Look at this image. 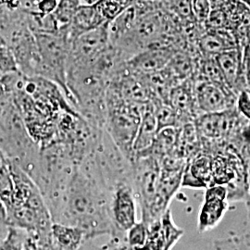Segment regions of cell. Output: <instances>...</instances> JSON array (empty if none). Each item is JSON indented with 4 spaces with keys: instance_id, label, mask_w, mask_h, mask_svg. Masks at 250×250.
<instances>
[{
    "instance_id": "6da1fadb",
    "label": "cell",
    "mask_w": 250,
    "mask_h": 250,
    "mask_svg": "<svg viewBox=\"0 0 250 250\" xmlns=\"http://www.w3.org/2000/svg\"><path fill=\"white\" fill-rule=\"evenodd\" d=\"M51 218L53 223L83 229L87 239L116 236L109 214L108 193L94 152L78 165Z\"/></svg>"
},
{
    "instance_id": "7a4b0ae2",
    "label": "cell",
    "mask_w": 250,
    "mask_h": 250,
    "mask_svg": "<svg viewBox=\"0 0 250 250\" xmlns=\"http://www.w3.org/2000/svg\"><path fill=\"white\" fill-rule=\"evenodd\" d=\"M10 165L13 195L6 210L7 224L27 232L49 233L53 222L40 189L20 166L12 161Z\"/></svg>"
},
{
    "instance_id": "3957f363",
    "label": "cell",
    "mask_w": 250,
    "mask_h": 250,
    "mask_svg": "<svg viewBox=\"0 0 250 250\" xmlns=\"http://www.w3.org/2000/svg\"><path fill=\"white\" fill-rule=\"evenodd\" d=\"M146 105L128 102L107 87V114L104 130L131 162L134 161V140Z\"/></svg>"
},
{
    "instance_id": "277c9868",
    "label": "cell",
    "mask_w": 250,
    "mask_h": 250,
    "mask_svg": "<svg viewBox=\"0 0 250 250\" xmlns=\"http://www.w3.org/2000/svg\"><path fill=\"white\" fill-rule=\"evenodd\" d=\"M34 35L43 63V78L58 84L62 90L65 98L74 108L75 102L67 85V68L71 48L68 25L61 27L53 33H38Z\"/></svg>"
},
{
    "instance_id": "5b68a950",
    "label": "cell",
    "mask_w": 250,
    "mask_h": 250,
    "mask_svg": "<svg viewBox=\"0 0 250 250\" xmlns=\"http://www.w3.org/2000/svg\"><path fill=\"white\" fill-rule=\"evenodd\" d=\"M108 208L116 236H125L126 232L137 223L139 207L134 178L120 181L108 189Z\"/></svg>"
},
{
    "instance_id": "8992f818",
    "label": "cell",
    "mask_w": 250,
    "mask_h": 250,
    "mask_svg": "<svg viewBox=\"0 0 250 250\" xmlns=\"http://www.w3.org/2000/svg\"><path fill=\"white\" fill-rule=\"evenodd\" d=\"M108 22L71 41L68 68L91 66L107 49L110 45L107 31Z\"/></svg>"
},
{
    "instance_id": "52a82bcc",
    "label": "cell",
    "mask_w": 250,
    "mask_h": 250,
    "mask_svg": "<svg viewBox=\"0 0 250 250\" xmlns=\"http://www.w3.org/2000/svg\"><path fill=\"white\" fill-rule=\"evenodd\" d=\"M197 113L222 112L235 107L236 95L226 85L207 81H194Z\"/></svg>"
},
{
    "instance_id": "ba28073f",
    "label": "cell",
    "mask_w": 250,
    "mask_h": 250,
    "mask_svg": "<svg viewBox=\"0 0 250 250\" xmlns=\"http://www.w3.org/2000/svg\"><path fill=\"white\" fill-rule=\"evenodd\" d=\"M228 190L222 185L207 188L204 202L198 216V231L207 232L215 228L228 209Z\"/></svg>"
},
{
    "instance_id": "9c48e42d",
    "label": "cell",
    "mask_w": 250,
    "mask_h": 250,
    "mask_svg": "<svg viewBox=\"0 0 250 250\" xmlns=\"http://www.w3.org/2000/svg\"><path fill=\"white\" fill-rule=\"evenodd\" d=\"M147 226L148 232L145 245L134 250H171L184 234V231L174 224L170 209Z\"/></svg>"
},
{
    "instance_id": "30bf717a",
    "label": "cell",
    "mask_w": 250,
    "mask_h": 250,
    "mask_svg": "<svg viewBox=\"0 0 250 250\" xmlns=\"http://www.w3.org/2000/svg\"><path fill=\"white\" fill-rule=\"evenodd\" d=\"M177 49L172 47H148L134 55L127 62V69L140 76L163 70Z\"/></svg>"
},
{
    "instance_id": "8fae6325",
    "label": "cell",
    "mask_w": 250,
    "mask_h": 250,
    "mask_svg": "<svg viewBox=\"0 0 250 250\" xmlns=\"http://www.w3.org/2000/svg\"><path fill=\"white\" fill-rule=\"evenodd\" d=\"M243 49L236 47L214 57L226 85L236 96L248 87L243 72Z\"/></svg>"
},
{
    "instance_id": "7c38bea8",
    "label": "cell",
    "mask_w": 250,
    "mask_h": 250,
    "mask_svg": "<svg viewBox=\"0 0 250 250\" xmlns=\"http://www.w3.org/2000/svg\"><path fill=\"white\" fill-rule=\"evenodd\" d=\"M213 157L208 153L196 154L187 161L182 186L203 188L212 186Z\"/></svg>"
},
{
    "instance_id": "4fadbf2b",
    "label": "cell",
    "mask_w": 250,
    "mask_h": 250,
    "mask_svg": "<svg viewBox=\"0 0 250 250\" xmlns=\"http://www.w3.org/2000/svg\"><path fill=\"white\" fill-rule=\"evenodd\" d=\"M198 52L202 57L214 58L217 55L239 46L234 36L227 29L205 30L197 42Z\"/></svg>"
},
{
    "instance_id": "5bb4252c",
    "label": "cell",
    "mask_w": 250,
    "mask_h": 250,
    "mask_svg": "<svg viewBox=\"0 0 250 250\" xmlns=\"http://www.w3.org/2000/svg\"><path fill=\"white\" fill-rule=\"evenodd\" d=\"M107 21L96 5H81L76 11L72 21L68 24V33L70 40L102 26Z\"/></svg>"
},
{
    "instance_id": "9a60e30c",
    "label": "cell",
    "mask_w": 250,
    "mask_h": 250,
    "mask_svg": "<svg viewBox=\"0 0 250 250\" xmlns=\"http://www.w3.org/2000/svg\"><path fill=\"white\" fill-rule=\"evenodd\" d=\"M158 133L159 125L155 113L154 102L152 101L146 105L141 117L137 134L134 140V157L151 146Z\"/></svg>"
},
{
    "instance_id": "2e32d148",
    "label": "cell",
    "mask_w": 250,
    "mask_h": 250,
    "mask_svg": "<svg viewBox=\"0 0 250 250\" xmlns=\"http://www.w3.org/2000/svg\"><path fill=\"white\" fill-rule=\"evenodd\" d=\"M50 233L54 248L61 250H79L87 239L86 232L79 227L58 223L52 224Z\"/></svg>"
},
{
    "instance_id": "e0dca14e",
    "label": "cell",
    "mask_w": 250,
    "mask_h": 250,
    "mask_svg": "<svg viewBox=\"0 0 250 250\" xmlns=\"http://www.w3.org/2000/svg\"><path fill=\"white\" fill-rule=\"evenodd\" d=\"M13 195V179L9 159L0 149V201L3 208L8 209Z\"/></svg>"
},
{
    "instance_id": "ac0fdd59",
    "label": "cell",
    "mask_w": 250,
    "mask_h": 250,
    "mask_svg": "<svg viewBox=\"0 0 250 250\" xmlns=\"http://www.w3.org/2000/svg\"><path fill=\"white\" fill-rule=\"evenodd\" d=\"M162 9L179 22L195 20L192 11V0H159Z\"/></svg>"
},
{
    "instance_id": "d6986e66",
    "label": "cell",
    "mask_w": 250,
    "mask_h": 250,
    "mask_svg": "<svg viewBox=\"0 0 250 250\" xmlns=\"http://www.w3.org/2000/svg\"><path fill=\"white\" fill-rule=\"evenodd\" d=\"M81 5V0H59L58 6L52 13L59 26L68 25Z\"/></svg>"
},
{
    "instance_id": "ffe728a7",
    "label": "cell",
    "mask_w": 250,
    "mask_h": 250,
    "mask_svg": "<svg viewBox=\"0 0 250 250\" xmlns=\"http://www.w3.org/2000/svg\"><path fill=\"white\" fill-rule=\"evenodd\" d=\"M21 250H54L51 233L27 232Z\"/></svg>"
},
{
    "instance_id": "44dd1931",
    "label": "cell",
    "mask_w": 250,
    "mask_h": 250,
    "mask_svg": "<svg viewBox=\"0 0 250 250\" xmlns=\"http://www.w3.org/2000/svg\"><path fill=\"white\" fill-rule=\"evenodd\" d=\"M148 232V226L142 221L137 222L126 232V242L129 247V250H138L142 248Z\"/></svg>"
},
{
    "instance_id": "7402d4cb",
    "label": "cell",
    "mask_w": 250,
    "mask_h": 250,
    "mask_svg": "<svg viewBox=\"0 0 250 250\" xmlns=\"http://www.w3.org/2000/svg\"><path fill=\"white\" fill-rule=\"evenodd\" d=\"M19 71L14 54L7 41L0 36V75Z\"/></svg>"
},
{
    "instance_id": "603a6c76",
    "label": "cell",
    "mask_w": 250,
    "mask_h": 250,
    "mask_svg": "<svg viewBox=\"0 0 250 250\" xmlns=\"http://www.w3.org/2000/svg\"><path fill=\"white\" fill-rule=\"evenodd\" d=\"M79 250H130L125 236H108L106 244L99 245L95 239H86Z\"/></svg>"
},
{
    "instance_id": "cb8c5ba5",
    "label": "cell",
    "mask_w": 250,
    "mask_h": 250,
    "mask_svg": "<svg viewBox=\"0 0 250 250\" xmlns=\"http://www.w3.org/2000/svg\"><path fill=\"white\" fill-rule=\"evenodd\" d=\"M26 231L9 226L6 237L0 242V250H21Z\"/></svg>"
},
{
    "instance_id": "d4e9b609",
    "label": "cell",
    "mask_w": 250,
    "mask_h": 250,
    "mask_svg": "<svg viewBox=\"0 0 250 250\" xmlns=\"http://www.w3.org/2000/svg\"><path fill=\"white\" fill-rule=\"evenodd\" d=\"M216 250H250V233L215 242Z\"/></svg>"
},
{
    "instance_id": "484cf974",
    "label": "cell",
    "mask_w": 250,
    "mask_h": 250,
    "mask_svg": "<svg viewBox=\"0 0 250 250\" xmlns=\"http://www.w3.org/2000/svg\"><path fill=\"white\" fill-rule=\"evenodd\" d=\"M192 11L195 20L203 25L211 11L209 0H192Z\"/></svg>"
},
{
    "instance_id": "4316f807",
    "label": "cell",
    "mask_w": 250,
    "mask_h": 250,
    "mask_svg": "<svg viewBox=\"0 0 250 250\" xmlns=\"http://www.w3.org/2000/svg\"><path fill=\"white\" fill-rule=\"evenodd\" d=\"M235 108L243 118L250 122V96L247 88L238 93L235 101Z\"/></svg>"
},
{
    "instance_id": "83f0119b",
    "label": "cell",
    "mask_w": 250,
    "mask_h": 250,
    "mask_svg": "<svg viewBox=\"0 0 250 250\" xmlns=\"http://www.w3.org/2000/svg\"><path fill=\"white\" fill-rule=\"evenodd\" d=\"M59 0H39L36 3V10L42 14H52L57 8Z\"/></svg>"
},
{
    "instance_id": "f1b7e54d",
    "label": "cell",
    "mask_w": 250,
    "mask_h": 250,
    "mask_svg": "<svg viewBox=\"0 0 250 250\" xmlns=\"http://www.w3.org/2000/svg\"><path fill=\"white\" fill-rule=\"evenodd\" d=\"M243 72L248 87H250V45L244 46L243 49Z\"/></svg>"
},
{
    "instance_id": "f546056e",
    "label": "cell",
    "mask_w": 250,
    "mask_h": 250,
    "mask_svg": "<svg viewBox=\"0 0 250 250\" xmlns=\"http://www.w3.org/2000/svg\"><path fill=\"white\" fill-rule=\"evenodd\" d=\"M11 101H12V98L0 87V118L2 117L5 108Z\"/></svg>"
},
{
    "instance_id": "4dcf8cb0",
    "label": "cell",
    "mask_w": 250,
    "mask_h": 250,
    "mask_svg": "<svg viewBox=\"0 0 250 250\" xmlns=\"http://www.w3.org/2000/svg\"><path fill=\"white\" fill-rule=\"evenodd\" d=\"M0 5L9 9H18L21 7V0H0Z\"/></svg>"
},
{
    "instance_id": "1f68e13d",
    "label": "cell",
    "mask_w": 250,
    "mask_h": 250,
    "mask_svg": "<svg viewBox=\"0 0 250 250\" xmlns=\"http://www.w3.org/2000/svg\"><path fill=\"white\" fill-rule=\"evenodd\" d=\"M101 0H81V3L83 5H96Z\"/></svg>"
},
{
    "instance_id": "d6a6232c",
    "label": "cell",
    "mask_w": 250,
    "mask_h": 250,
    "mask_svg": "<svg viewBox=\"0 0 250 250\" xmlns=\"http://www.w3.org/2000/svg\"><path fill=\"white\" fill-rule=\"evenodd\" d=\"M0 219L3 220V221H5V222L7 223V221H6L5 209H4V208H3V205H2V203H1V201H0Z\"/></svg>"
},
{
    "instance_id": "836d02e7",
    "label": "cell",
    "mask_w": 250,
    "mask_h": 250,
    "mask_svg": "<svg viewBox=\"0 0 250 250\" xmlns=\"http://www.w3.org/2000/svg\"><path fill=\"white\" fill-rule=\"evenodd\" d=\"M54 250H58V249H55V248H54Z\"/></svg>"
}]
</instances>
